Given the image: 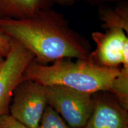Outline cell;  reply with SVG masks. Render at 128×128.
<instances>
[{
  "label": "cell",
  "instance_id": "cell-1",
  "mask_svg": "<svg viewBox=\"0 0 128 128\" xmlns=\"http://www.w3.org/2000/svg\"><path fill=\"white\" fill-rule=\"evenodd\" d=\"M0 32L18 41L43 65L62 59L84 60L91 53L88 42L51 7L22 20L0 19Z\"/></svg>",
  "mask_w": 128,
  "mask_h": 128
},
{
  "label": "cell",
  "instance_id": "cell-2",
  "mask_svg": "<svg viewBox=\"0 0 128 128\" xmlns=\"http://www.w3.org/2000/svg\"><path fill=\"white\" fill-rule=\"evenodd\" d=\"M120 70L100 66L88 58L76 61L62 59L50 65L33 60L26 68L22 81L31 80L45 87L64 86L94 94L108 92Z\"/></svg>",
  "mask_w": 128,
  "mask_h": 128
},
{
  "label": "cell",
  "instance_id": "cell-3",
  "mask_svg": "<svg viewBox=\"0 0 128 128\" xmlns=\"http://www.w3.org/2000/svg\"><path fill=\"white\" fill-rule=\"evenodd\" d=\"M46 87L48 105L72 128H83L92 115L94 106L92 94L64 86Z\"/></svg>",
  "mask_w": 128,
  "mask_h": 128
},
{
  "label": "cell",
  "instance_id": "cell-4",
  "mask_svg": "<svg viewBox=\"0 0 128 128\" xmlns=\"http://www.w3.org/2000/svg\"><path fill=\"white\" fill-rule=\"evenodd\" d=\"M48 106L45 86L31 80H23L14 90L9 114L29 128H38Z\"/></svg>",
  "mask_w": 128,
  "mask_h": 128
},
{
  "label": "cell",
  "instance_id": "cell-5",
  "mask_svg": "<svg viewBox=\"0 0 128 128\" xmlns=\"http://www.w3.org/2000/svg\"><path fill=\"white\" fill-rule=\"evenodd\" d=\"M34 58L30 50L11 38L10 50L0 68V117L9 113L14 90L22 81L26 68Z\"/></svg>",
  "mask_w": 128,
  "mask_h": 128
},
{
  "label": "cell",
  "instance_id": "cell-6",
  "mask_svg": "<svg viewBox=\"0 0 128 128\" xmlns=\"http://www.w3.org/2000/svg\"><path fill=\"white\" fill-rule=\"evenodd\" d=\"M92 39L96 48L91 52L88 59L94 63L110 68H119L128 63V38L122 28H108L104 33L93 32Z\"/></svg>",
  "mask_w": 128,
  "mask_h": 128
},
{
  "label": "cell",
  "instance_id": "cell-7",
  "mask_svg": "<svg viewBox=\"0 0 128 128\" xmlns=\"http://www.w3.org/2000/svg\"><path fill=\"white\" fill-rule=\"evenodd\" d=\"M106 92L92 94L93 110L83 128H128V110L113 94Z\"/></svg>",
  "mask_w": 128,
  "mask_h": 128
},
{
  "label": "cell",
  "instance_id": "cell-8",
  "mask_svg": "<svg viewBox=\"0 0 128 128\" xmlns=\"http://www.w3.org/2000/svg\"><path fill=\"white\" fill-rule=\"evenodd\" d=\"M53 4L52 0H0V19L26 18Z\"/></svg>",
  "mask_w": 128,
  "mask_h": 128
},
{
  "label": "cell",
  "instance_id": "cell-9",
  "mask_svg": "<svg viewBox=\"0 0 128 128\" xmlns=\"http://www.w3.org/2000/svg\"><path fill=\"white\" fill-rule=\"evenodd\" d=\"M99 17L106 30L112 28H122L128 33V6L127 3L114 7L102 8Z\"/></svg>",
  "mask_w": 128,
  "mask_h": 128
},
{
  "label": "cell",
  "instance_id": "cell-10",
  "mask_svg": "<svg viewBox=\"0 0 128 128\" xmlns=\"http://www.w3.org/2000/svg\"><path fill=\"white\" fill-rule=\"evenodd\" d=\"M116 97L120 104L128 109V64L122 65L118 76L108 91Z\"/></svg>",
  "mask_w": 128,
  "mask_h": 128
},
{
  "label": "cell",
  "instance_id": "cell-11",
  "mask_svg": "<svg viewBox=\"0 0 128 128\" xmlns=\"http://www.w3.org/2000/svg\"><path fill=\"white\" fill-rule=\"evenodd\" d=\"M38 128H72L70 127L55 110L46 107Z\"/></svg>",
  "mask_w": 128,
  "mask_h": 128
},
{
  "label": "cell",
  "instance_id": "cell-12",
  "mask_svg": "<svg viewBox=\"0 0 128 128\" xmlns=\"http://www.w3.org/2000/svg\"><path fill=\"white\" fill-rule=\"evenodd\" d=\"M0 128H29L17 120L9 113L0 117Z\"/></svg>",
  "mask_w": 128,
  "mask_h": 128
},
{
  "label": "cell",
  "instance_id": "cell-13",
  "mask_svg": "<svg viewBox=\"0 0 128 128\" xmlns=\"http://www.w3.org/2000/svg\"><path fill=\"white\" fill-rule=\"evenodd\" d=\"M11 48V38L0 32V55L4 58L7 56Z\"/></svg>",
  "mask_w": 128,
  "mask_h": 128
},
{
  "label": "cell",
  "instance_id": "cell-14",
  "mask_svg": "<svg viewBox=\"0 0 128 128\" xmlns=\"http://www.w3.org/2000/svg\"><path fill=\"white\" fill-rule=\"evenodd\" d=\"M54 4H56L60 6H72L75 3L79 2L81 1H90V2H97V1H101V0H52Z\"/></svg>",
  "mask_w": 128,
  "mask_h": 128
},
{
  "label": "cell",
  "instance_id": "cell-15",
  "mask_svg": "<svg viewBox=\"0 0 128 128\" xmlns=\"http://www.w3.org/2000/svg\"><path fill=\"white\" fill-rule=\"evenodd\" d=\"M4 60H5L4 58L2 57V56L0 55V68H1V66H2L3 62L4 61Z\"/></svg>",
  "mask_w": 128,
  "mask_h": 128
},
{
  "label": "cell",
  "instance_id": "cell-16",
  "mask_svg": "<svg viewBox=\"0 0 128 128\" xmlns=\"http://www.w3.org/2000/svg\"><path fill=\"white\" fill-rule=\"evenodd\" d=\"M101 1H102V0H101Z\"/></svg>",
  "mask_w": 128,
  "mask_h": 128
}]
</instances>
